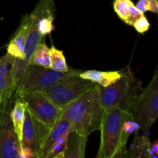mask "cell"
Wrapping results in <instances>:
<instances>
[{
  "mask_svg": "<svg viewBox=\"0 0 158 158\" xmlns=\"http://www.w3.org/2000/svg\"><path fill=\"white\" fill-rule=\"evenodd\" d=\"M103 110L98 86L64 108L61 118L70 123L71 131L84 137L100 130Z\"/></svg>",
  "mask_w": 158,
  "mask_h": 158,
  "instance_id": "obj_1",
  "label": "cell"
},
{
  "mask_svg": "<svg viewBox=\"0 0 158 158\" xmlns=\"http://www.w3.org/2000/svg\"><path fill=\"white\" fill-rule=\"evenodd\" d=\"M121 72V77L110 86L102 87L97 85L104 111L120 109L130 112L141 92V82L136 78L131 67L127 66Z\"/></svg>",
  "mask_w": 158,
  "mask_h": 158,
  "instance_id": "obj_2",
  "label": "cell"
},
{
  "mask_svg": "<svg viewBox=\"0 0 158 158\" xmlns=\"http://www.w3.org/2000/svg\"><path fill=\"white\" fill-rule=\"evenodd\" d=\"M134 120L140 125L143 135L148 136L158 117V69L156 68L148 86L142 89L130 110Z\"/></svg>",
  "mask_w": 158,
  "mask_h": 158,
  "instance_id": "obj_3",
  "label": "cell"
},
{
  "mask_svg": "<svg viewBox=\"0 0 158 158\" xmlns=\"http://www.w3.org/2000/svg\"><path fill=\"white\" fill-rule=\"evenodd\" d=\"M131 114L127 111L114 109L104 111L100 130V144L97 158H112L120 144L122 126Z\"/></svg>",
  "mask_w": 158,
  "mask_h": 158,
  "instance_id": "obj_4",
  "label": "cell"
},
{
  "mask_svg": "<svg viewBox=\"0 0 158 158\" xmlns=\"http://www.w3.org/2000/svg\"><path fill=\"white\" fill-rule=\"evenodd\" d=\"M80 69H69L65 73L53 70L51 68L36 65H28L23 80L17 91H42L57 83L66 81L79 76Z\"/></svg>",
  "mask_w": 158,
  "mask_h": 158,
  "instance_id": "obj_5",
  "label": "cell"
},
{
  "mask_svg": "<svg viewBox=\"0 0 158 158\" xmlns=\"http://www.w3.org/2000/svg\"><path fill=\"white\" fill-rule=\"evenodd\" d=\"M52 127L35 118L26 108L23 127L21 158H40Z\"/></svg>",
  "mask_w": 158,
  "mask_h": 158,
  "instance_id": "obj_6",
  "label": "cell"
},
{
  "mask_svg": "<svg viewBox=\"0 0 158 158\" xmlns=\"http://www.w3.org/2000/svg\"><path fill=\"white\" fill-rule=\"evenodd\" d=\"M97 84L79 76L43 89L42 92L55 105L63 110L66 106L94 89Z\"/></svg>",
  "mask_w": 158,
  "mask_h": 158,
  "instance_id": "obj_7",
  "label": "cell"
},
{
  "mask_svg": "<svg viewBox=\"0 0 158 158\" xmlns=\"http://www.w3.org/2000/svg\"><path fill=\"white\" fill-rule=\"evenodd\" d=\"M15 99L14 94L0 105V158H21V143L10 117Z\"/></svg>",
  "mask_w": 158,
  "mask_h": 158,
  "instance_id": "obj_8",
  "label": "cell"
},
{
  "mask_svg": "<svg viewBox=\"0 0 158 158\" xmlns=\"http://www.w3.org/2000/svg\"><path fill=\"white\" fill-rule=\"evenodd\" d=\"M15 94L26 103L31 114L45 124L52 127L61 117L63 110L54 104L42 91H17Z\"/></svg>",
  "mask_w": 158,
  "mask_h": 158,
  "instance_id": "obj_9",
  "label": "cell"
},
{
  "mask_svg": "<svg viewBox=\"0 0 158 158\" xmlns=\"http://www.w3.org/2000/svg\"><path fill=\"white\" fill-rule=\"evenodd\" d=\"M32 16L27 13L22 17L21 23L7 46V52L14 58L23 60L24 58L25 48L30 29Z\"/></svg>",
  "mask_w": 158,
  "mask_h": 158,
  "instance_id": "obj_10",
  "label": "cell"
},
{
  "mask_svg": "<svg viewBox=\"0 0 158 158\" xmlns=\"http://www.w3.org/2000/svg\"><path fill=\"white\" fill-rule=\"evenodd\" d=\"M55 10L54 0H40L32 12L36 16L37 26L42 36L46 37L55 29Z\"/></svg>",
  "mask_w": 158,
  "mask_h": 158,
  "instance_id": "obj_11",
  "label": "cell"
},
{
  "mask_svg": "<svg viewBox=\"0 0 158 158\" xmlns=\"http://www.w3.org/2000/svg\"><path fill=\"white\" fill-rule=\"evenodd\" d=\"M13 60L8 52L0 56V99L2 101L12 97L16 91L12 75Z\"/></svg>",
  "mask_w": 158,
  "mask_h": 158,
  "instance_id": "obj_12",
  "label": "cell"
},
{
  "mask_svg": "<svg viewBox=\"0 0 158 158\" xmlns=\"http://www.w3.org/2000/svg\"><path fill=\"white\" fill-rule=\"evenodd\" d=\"M121 70L119 71H99L86 70L82 71L79 77L84 80H89L102 87L110 86L121 77Z\"/></svg>",
  "mask_w": 158,
  "mask_h": 158,
  "instance_id": "obj_13",
  "label": "cell"
},
{
  "mask_svg": "<svg viewBox=\"0 0 158 158\" xmlns=\"http://www.w3.org/2000/svg\"><path fill=\"white\" fill-rule=\"evenodd\" d=\"M88 137H84L71 131L68 137L64 152L65 158H85Z\"/></svg>",
  "mask_w": 158,
  "mask_h": 158,
  "instance_id": "obj_14",
  "label": "cell"
},
{
  "mask_svg": "<svg viewBox=\"0 0 158 158\" xmlns=\"http://www.w3.org/2000/svg\"><path fill=\"white\" fill-rule=\"evenodd\" d=\"M151 141L147 135L135 134L134 142L129 149H124L121 158H151L149 154Z\"/></svg>",
  "mask_w": 158,
  "mask_h": 158,
  "instance_id": "obj_15",
  "label": "cell"
},
{
  "mask_svg": "<svg viewBox=\"0 0 158 158\" xmlns=\"http://www.w3.org/2000/svg\"><path fill=\"white\" fill-rule=\"evenodd\" d=\"M26 105L24 102L16 97L13 106L10 113L11 120L13 124L14 129L18 136L19 140L22 139L23 127L25 120V112H26Z\"/></svg>",
  "mask_w": 158,
  "mask_h": 158,
  "instance_id": "obj_16",
  "label": "cell"
},
{
  "mask_svg": "<svg viewBox=\"0 0 158 158\" xmlns=\"http://www.w3.org/2000/svg\"><path fill=\"white\" fill-rule=\"evenodd\" d=\"M29 65H36L46 68H50L49 48L45 42V37L39 42L29 60Z\"/></svg>",
  "mask_w": 158,
  "mask_h": 158,
  "instance_id": "obj_17",
  "label": "cell"
},
{
  "mask_svg": "<svg viewBox=\"0 0 158 158\" xmlns=\"http://www.w3.org/2000/svg\"><path fill=\"white\" fill-rule=\"evenodd\" d=\"M50 55V68L58 72L65 73L69 70V68L66 63V57L64 56L63 51L56 49L54 45L49 48Z\"/></svg>",
  "mask_w": 158,
  "mask_h": 158,
  "instance_id": "obj_18",
  "label": "cell"
},
{
  "mask_svg": "<svg viewBox=\"0 0 158 158\" xmlns=\"http://www.w3.org/2000/svg\"><path fill=\"white\" fill-rule=\"evenodd\" d=\"M140 130V125L134 120L132 115L130 114L126 120H124L122 126L121 132V140H120V144L126 146L127 142L130 136L133 134H136Z\"/></svg>",
  "mask_w": 158,
  "mask_h": 158,
  "instance_id": "obj_19",
  "label": "cell"
},
{
  "mask_svg": "<svg viewBox=\"0 0 158 158\" xmlns=\"http://www.w3.org/2000/svg\"><path fill=\"white\" fill-rule=\"evenodd\" d=\"M132 1L131 0H114V9L119 18L123 22L126 20L128 14H129L130 6Z\"/></svg>",
  "mask_w": 158,
  "mask_h": 158,
  "instance_id": "obj_20",
  "label": "cell"
},
{
  "mask_svg": "<svg viewBox=\"0 0 158 158\" xmlns=\"http://www.w3.org/2000/svg\"><path fill=\"white\" fill-rule=\"evenodd\" d=\"M142 15H143V14L141 13V12L136 8L135 5L132 2L131 3V6H130L129 14H128L127 17L124 23H126L127 25L133 26L134 23H135L137 19H139Z\"/></svg>",
  "mask_w": 158,
  "mask_h": 158,
  "instance_id": "obj_21",
  "label": "cell"
},
{
  "mask_svg": "<svg viewBox=\"0 0 158 158\" xmlns=\"http://www.w3.org/2000/svg\"><path fill=\"white\" fill-rule=\"evenodd\" d=\"M150 26H151V24H150L147 17L144 15V14L142 15L140 18L137 19L134 23V24L133 25V26L137 30V32H138L140 34H143L144 32H148L149 30Z\"/></svg>",
  "mask_w": 158,
  "mask_h": 158,
  "instance_id": "obj_22",
  "label": "cell"
},
{
  "mask_svg": "<svg viewBox=\"0 0 158 158\" xmlns=\"http://www.w3.org/2000/svg\"><path fill=\"white\" fill-rule=\"evenodd\" d=\"M149 154L151 158H157L158 154V140H156L153 143H150Z\"/></svg>",
  "mask_w": 158,
  "mask_h": 158,
  "instance_id": "obj_23",
  "label": "cell"
},
{
  "mask_svg": "<svg viewBox=\"0 0 158 158\" xmlns=\"http://www.w3.org/2000/svg\"><path fill=\"white\" fill-rule=\"evenodd\" d=\"M136 8L140 11L141 13L144 14L148 12V0H139L137 4L135 5Z\"/></svg>",
  "mask_w": 158,
  "mask_h": 158,
  "instance_id": "obj_24",
  "label": "cell"
},
{
  "mask_svg": "<svg viewBox=\"0 0 158 158\" xmlns=\"http://www.w3.org/2000/svg\"><path fill=\"white\" fill-rule=\"evenodd\" d=\"M148 10L157 14L158 12L157 0H148Z\"/></svg>",
  "mask_w": 158,
  "mask_h": 158,
  "instance_id": "obj_25",
  "label": "cell"
},
{
  "mask_svg": "<svg viewBox=\"0 0 158 158\" xmlns=\"http://www.w3.org/2000/svg\"><path fill=\"white\" fill-rule=\"evenodd\" d=\"M125 147L126 146H123V145H120V146H119V148H117V151L115 152V154H114V156H113L112 158H121L123 150L125 149Z\"/></svg>",
  "mask_w": 158,
  "mask_h": 158,
  "instance_id": "obj_26",
  "label": "cell"
},
{
  "mask_svg": "<svg viewBox=\"0 0 158 158\" xmlns=\"http://www.w3.org/2000/svg\"><path fill=\"white\" fill-rule=\"evenodd\" d=\"M52 158H65L64 157V152L63 151H61V152L58 153L57 154H56L55 156H53Z\"/></svg>",
  "mask_w": 158,
  "mask_h": 158,
  "instance_id": "obj_27",
  "label": "cell"
},
{
  "mask_svg": "<svg viewBox=\"0 0 158 158\" xmlns=\"http://www.w3.org/2000/svg\"><path fill=\"white\" fill-rule=\"evenodd\" d=\"M2 102V100H1V99H0V105H1Z\"/></svg>",
  "mask_w": 158,
  "mask_h": 158,
  "instance_id": "obj_28",
  "label": "cell"
}]
</instances>
